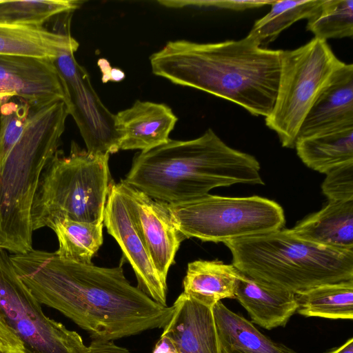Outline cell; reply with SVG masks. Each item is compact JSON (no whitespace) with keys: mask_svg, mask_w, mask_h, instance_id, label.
I'll list each match as a JSON object with an SVG mask.
<instances>
[{"mask_svg":"<svg viewBox=\"0 0 353 353\" xmlns=\"http://www.w3.org/2000/svg\"><path fill=\"white\" fill-rule=\"evenodd\" d=\"M10 258L36 299L69 318L92 339L114 341L163 329L172 315V306L154 301L132 285L122 265L81 264L34 249Z\"/></svg>","mask_w":353,"mask_h":353,"instance_id":"6da1fadb","label":"cell"},{"mask_svg":"<svg viewBox=\"0 0 353 353\" xmlns=\"http://www.w3.org/2000/svg\"><path fill=\"white\" fill-rule=\"evenodd\" d=\"M281 52L260 47L248 34L240 40L219 43L169 41L150 61L157 76L234 102L252 115L267 117L276 97Z\"/></svg>","mask_w":353,"mask_h":353,"instance_id":"7a4b0ae2","label":"cell"},{"mask_svg":"<svg viewBox=\"0 0 353 353\" xmlns=\"http://www.w3.org/2000/svg\"><path fill=\"white\" fill-rule=\"evenodd\" d=\"M260 169L254 156L230 147L209 128L196 139H170L138 153L123 181L152 199L178 203L218 187L264 185Z\"/></svg>","mask_w":353,"mask_h":353,"instance_id":"3957f363","label":"cell"},{"mask_svg":"<svg viewBox=\"0 0 353 353\" xmlns=\"http://www.w3.org/2000/svg\"><path fill=\"white\" fill-rule=\"evenodd\" d=\"M68 115L61 100L31 107L22 134L0 160V247L12 254L33 249L32 201L41 174L58 150Z\"/></svg>","mask_w":353,"mask_h":353,"instance_id":"277c9868","label":"cell"},{"mask_svg":"<svg viewBox=\"0 0 353 353\" xmlns=\"http://www.w3.org/2000/svg\"><path fill=\"white\" fill-rule=\"evenodd\" d=\"M232 264L245 274L298 294L353 279V252L320 246L277 230L223 243Z\"/></svg>","mask_w":353,"mask_h":353,"instance_id":"5b68a950","label":"cell"},{"mask_svg":"<svg viewBox=\"0 0 353 353\" xmlns=\"http://www.w3.org/2000/svg\"><path fill=\"white\" fill-rule=\"evenodd\" d=\"M110 154H94L72 142L69 155L58 150L40 177L31 208L34 231L58 221L98 223L112 183Z\"/></svg>","mask_w":353,"mask_h":353,"instance_id":"8992f818","label":"cell"},{"mask_svg":"<svg viewBox=\"0 0 353 353\" xmlns=\"http://www.w3.org/2000/svg\"><path fill=\"white\" fill-rule=\"evenodd\" d=\"M174 224L185 238L225 243L281 229L282 207L259 196L232 197L207 194L168 203Z\"/></svg>","mask_w":353,"mask_h":353,"instance_id":"52a82bcc","label":"cell"},{"mask_svg":"<svg viewBox=\"0 0 353 353\" xmlns=\"http://www.w3.org/2000/svg\"><path fill=\"white\" fill-rule=\"evenodd\" d=\"M343 64L327 41L315 37L296 49L282 50L276 97L265 123L283 147L294 148L307 112Z\"/></svg>","mask_w":353,"mask_h":353,"instance_id":"ba28073f","label":"cell"},{"mask_svg":"<svg viewBox=\"0 0 353 353\" xmlns=\"http://www.w3.org/2000/svg\"><path fill=\"white\" fill-rule=\"evenodd\" d=\"M0 248V321L21 341L24 353H88L81 336L47 316Z\"/></svg>","mask_w":353,"mask_h":353,"instance_id":"9c48e42d","label":"cell"},{"mask_svg":"<svg viewBox=\"0 0 353 353\" xmlns=\"http://www.w3.org/2000/svg\"><path fill=\"white\" fill-rule=\"evenodd\" d=\"M74 53L65 52L52 61L65 89L69 114L74 119L88 152L116 153L119 147L115 114L103 104Z\"/></svg>","mask_w":353,"mask_h":353,"instance_id":"30bf717a","label":"cell"},{"mask_svg":"<svg viewBox=\"0 0 353 353\" xmlns=\"http://www.w3.org/2000/svg\"><path fill=\"white\" fill-rule=\"evenodd\" d=\"M116 185L156 270L166 281L176 253L185 239L175 226L168 203L151 198L123 180Z\"/></svg>","mask_w":353,"mask_h":353,"instance_id":"8fae6325","label":"cell"},{"mask_svg":"<svg viewBox=\"0 0 353 353\" xmlns=\"http://www.w3.org/2000/svg\"><path fill=\"white\" fill-rule=\"evenodd\" d=\"M103 225L131 265L137 287L154 301L167 306V281L162 279L156 270L114 182L111 185L105 206Z\"/></svg>","mask_w":353,"mask_h":353,"instance_id":"7c38bea8","label":"cell"},{"mask_svg":"<svg viewBox=\"0 0 353 353\" xmlns=\"http://www.w3.org/2000/svg\"><path fill=\"white\" fill-rule=\"evenodd\" d=\"M12 98L32 107L66 102L61 77L52 60L0 55V103Z\"/></svg>","mask_w":353,"mask_h":353,"instance_id":"4fadbf2b","label":"cell"},{"mask_svg":"<svg viewBox=\"0 0 353 353\" xmlns=\"http://www.w3.org/2000/svg\"><path fill=\"white\" fill-rule=\"evenodd\" d=\"M172 315L163 327L177 353H221L212 307L182 292L174 304Z\"/></svg>","mask_w":353,"mask_h":353,"instance_id":"5bb4252c","label":"cell"},{"mask_svg":"<svg viewBox=\"0 0 353 353\" xmlns=\"http://www.w3.org/2000/svg\"><path fill=\"white\" fill-rule=\"evenodd\" d=\"M176 121L167 105L138 100L115 114L119 150L144 151L165 143Z\"/></svg>","mask_w":353,"mask_h":353,"instance_id":"9a60e30c","label":"cell"},{"mask_svg":"<svg viewBox=\"0 0 353 353\" xmlns=\"http://www.w3.org/2000/svg\"><path fill=\"white\" fill-rule=\"evenodd\" d=\"M350 125H353V65L343 63L318 95L296 139Z\"/></svg>","mask_w":353,"mask_h":353,"instance_id":"2e32d148","label":"cell"},{"mask_svg":"<svg viewBox=\"0 0 353 353\" xmlns=\"http://www.w3.org/2000/svg\"><path fill=\"white\" fill-rule=\"evenodd\" d=\"M235 298L252 322L271 330L285 326L296 312L295 294L253 279L239 270Z\"/></svg>","mask_w":353,"mask_h":353,"instance_id":"e0dca14e","label":"cell"},{"mask_svg":"<svg viewBox=\"0 0 353 353\" xmlns=\"http://www.w3.org/2000/svg\"><path fill=\"white\" fill-rule=\"evenodd\" d=\"M296 237L343 252H353V201H329L289 229Z\"/></svg>","mask_w":353,"mask_h":353,"instance_id":"ac0fdd59","label":"cell"},{"mask_svg":"<svg viewBox=\"0 0 353 353\" xmlns=\"http://www.w3.org/2000/svg\"><path fill=\"white\" fill-rule=\"evenodd\" d=\"M79 43L69 32L44 27L0 23V55L53 61L67 51L75 52Z\"/></svg>","mask_w":353,"mask_h":353,"instance_id":"d6986e66","label":"cell"},{"mask_svg":"<svg viewBox=\"0 0 353 353\" xmlns=\"http://www.w3.org/2000/svg\"><path fill=\"white\" fill-rule=\"evenodd\" d=\"M221 353H296L276 343L221 301L212 307Z\"/></svg>","mask_w":353,"mask_h":353,"instance_id":"ffe728a7","label":"cell"},{"mask_svg":"<svg viewBox=\"0 0 353 353\" xmlns=\"http://www.w3.org/2000/svg\"><path fill=\"white\" fill-rule=\"evenodd\" d=\"M239 270L221 261L196 260L188 265L183 280L185 294L213 307L221 300L235 298Z\"/></svg>","mask_w":353,"mask_h":353,"instance_id":"44dd1931","label":"cell"},{"mask_svg":"<svg viewBox=\"0 0 353 353\" xmlns=\"http://www.w3.org/2000/svg\"><path fill=\"white\" fill-rule=\"evenodd\" d=\"M294 148L306 166L326 174L353 163V125L298 139Z\"/></svg>","mask_w":353,"mask_h":353,"instance_id":"7402d4cb","label":"cell"},{"mask_svg":"<svg viewBox=\"0 0 353 353\" xmlns=\"http://www.w3.org/2000/svg\"><path fill=\"white\" fill-rule=\"evenodd\" d=\"M295 295L301 315L353 319V279L318 285Z\"/></svg>","mask_w":353,"mask_h":353,"instance_id":"603a6c76","label":"cell"},{"mask_svg":"<svg viewBox=\"0 0 353 353\" xmlns=\"http://www.w3.org/2000/svg\"><path fill=\"white\" fill-rule=\"evenodd\" d=\"M103 222L91 223L63 219L51 228L57 235L59 248L55 252L62 259L91 264L103 241Z\"/></svg>","mask_w":353,"mask_h":353,"instance_id":"cb8c5ba5","label":"cell"},{"mask_svg":"<svg viewBox=\"0 0 353 353\" xmlns=\"http://www.w3.org/2000/svg\"><path fill=\"white\" fill-rule=\"evenodd\" d=\"M323 0L274 1L270 11L257 20L248 35L255 39L260 47L267 48L279 34L303 19H309Z\"/></svg>","mask_w":353,"mask_h":353,"instance_id":"d4e9b609","label":"cell"},{"mask_svg":"<svg viewBox=\"0 0 353 353\" xmlns=\"http://www.w3.org/2000/svg\"><path fill=\"white\" fill-rule=\"evenodd\" d=\"M82 3L76 0H0V23L43 27L51 18L72 12Z\"/></svg>","mask_w":353,"mask_h":353,"instance_id":"484cf974","label":"cell"},{"mask_svg":"<svg viewBox=\"0 0 353 353\" xmlns=\"http://www.w3.org/2000/svg\"><path fill=\"white\" fill-rule=\"evenodd\" d=\"M306 29L314 37L327 41L330 39L353 35V1L323 0L314 13L307 19Z\"/></svg>","mask_w":353,"mask_h":353,"instance_id":"4316f807","label":"cell"},{"mask_svg":"<svg viewBox=\"0 0 353 353\" xmlns=\"http://www.w3.org/2000/svg\"><path fill=\"white\" fill-rule=\"evenodd\" d=\"M31 105L19 99L0 103V160L10 151L22 134L30 115Z\"/></svg>","mask_w":353,"mask_h":353,"instance_id":"83f0119b","label":"cell"},{"mask_svg":"<svg viewBox=\"0 0 353 353\" xmlns=\"http://www.w3.org/2000/svg\"><path fill=\"white\" fill-rule=\"evenodd\" d=\"M321 189L329 201H353V163L339 166L327 172Z\"/></svg>","mask_w":353,"mask_h":353,"instance_id":"f1b7e54d","label":"cell"},{"mask_svg":"<svg viewBox=\"0 0 353 353\" xmlns=\"http://www.w3.org/2000/svg\"><path fill=\"white\" fill-rule=\"evenodd\" d=\"M275 0H161L158 2L165 7L216 8L236 11L271 6Z\"/></svg>","mask_w":353,"mask_h":353,"instance_id":"f546056e","label":"cell"},{"mask_svg":"<svg viewBox=\"0 0 353 353\" xmlns=\"http://www.w3.org/2000/svg\"><path fill=\"white\" fill-rule=\"evenodd\" d=\"M24 352L21 341L0 321V353Z\"/></svg>","mask_w":353,"mask_h":353,"instance_id":"4dcf8cb0","label":"cell"},{"mask_svg":"<svg viewBox=\"0 0 353 353\" xmlns=\"http://www.w3.org/2000/svg\"><path fill=\"white\" fill-rule=\"evenodd\" d=\"M88 353H130L125 347L117 345L113 341L92 339Z\"/></svg>","mask_w":353,"mask_h":353,"instance_id":"1f68e13d","label":"cell"},{"mask_svg":"<svg viewBox=\"0 0 353 353\" xmlns=\"http://www.w3.org/2000/svg\"><path fill=\"white\" fill-rule=\"evenodd\" d=\"M152 353H177V352L171 341L166 336L161 335Z\"/></svg>","mask_w":353,"mask_h":353,"instance_id":"d6a6232c","label":"cell"},{"mask_svg":"<svg viewBox=\"0 0 353 353\" xmlns=\"http://www.w3.org/2000/svg\"><path fill=\"white\" fill-rule=\"evenodd\" d=\"M98 65L102 72V80L103 83L110 80V72L112 68L106 59H100Z\"/></svg>","mask_w":353,"mask_h":353,"instance_id":"836d02e7","label":"cell"},{"mask_svg":"<svg viewBox=\"0 0 353 353\" xmlns=\"http://www.w3.org/2000/svg\"><path fill=\"white\" fill-rule=\"evenodd\" d=\"M327 353H353V339L350 338L344 344Z\"/></svg>","mask_w":353,"mask_h":353,"instance_id":"e575fe53","label":"cell"},{"mask_svg":"<svg viewBox=\"0 0 353 353\" xmlns=\"http://www.w3.org/2000/svg\"><path fill=\"white\" fill-rule=\"evenodd\" d=\"M125 77L124 72L118 68H112L110 72V80L120 81Z\"/></svg>","mask_w":353,"mask_h":353,"instance_id":"d590c367","label":"cell"},{"mask_svg":"<svg viewBox=\"0 0 353 353\" xmlns=\"http://www.w3.org/2000/svg\"><path fill=\"white\" fill-rule=\"evenodd\" d=\"M0 130H1V113H0Z\"/></svg>","mask_w":353,"mask_h":353,"instance_id":"8d00e7d4","label":"cell"},{"mask_svg":"<svg viewBox=\"0 0 353 353\" xmlns=\"http://www.w3.org/2000/svg\"><path fill=\"white\" fill-rule=\"evenodd\" d=\"M21 353H24V352H21Z\"/></svg>","mask_w":353,"mask_h":353,"instance_id":"74e56055","label":"cell"},{"mask_svg":"<svg viewBox=\"0 0 353 353\" xmlns=\"http://www.w3.org/2000/svg\"><path fill=\"white\" fill-rule=\"evenodd\" d=\"M0 248H1L0 247Z\"/></svg>","mask_w":353,"mask_h":353,"instance_id":"f35d334b","label":"cell"}]
</instances>
